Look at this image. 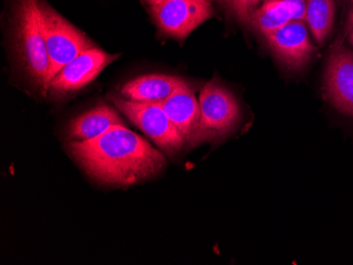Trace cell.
Masks as SVG:
<instances>
[{
  "label": "cell",
  "mask_w": 353,
  "mask_h": 265,
  "mask_svg": "<svg viewBox=\"0 0 353 265\" xmlns=\"http://www.w3.org/2000/svg\"><path fill=\"white\" fill-rule=\"evenodd\" d=\"M67 148L87 176L102 185H134L156 177L166 165L161 152L126 126L89 141H70Z\"/></svg>",
  "instance_id": "cell-1"
},
{
  "label": "cell",
  "mask_w": 353,
  "mask_h": 265,
  "mask_svg": "<svg viewBox=\"0 0 353 265\" xmlns=\"http://www.w3.org/2000/svg\"><path fill=\"white\" fill-rule=\"evenodd\" d=\"M39 0H13L12 43L28 82L41 96L48 94L51 63L41 30Z\"/></svg>",
  "instance_id": "cell-2"
},
{
  "label": "cell",
  "mask_w": 353,
  "mask_h": 265,
  "mask_svg": "<svg viewBox=\"0 0 353 265\" xmlns=\"http://www.w3.org/2000/svg\"><path fill=\"white\" fill-rule=\"evenodd\" d=\"M200 120L188 146L214 143L229 136L241 120V110L233 93L218 81L208 83L200 92Z\"/></svg>",
  "instance_id": "cell-3"
},
{
  "label": "cell",
  "mask_w": 353,
  "mask_h": 265,
  "mask_svg": "<svg viewBox=\"0 0 353 265\" xmlns=\"http://www.w3.org/2000/svg\"><path fill=\"white\" fill-rule=\"evenodd\" d=\"M39 6L41 30L51 63L50 84L63 67L95 45L84 32L63 19L46 0H39Z\"/></svg>",
  "instance_id": "cell-4"
},
{
  "label": "cell",
  "mask_w": 353,
  "mask_h": 265,
  "mask_svg": "<svg viewBox=\"0 0 353 265\" xmlns=\"http://www.w3.org/2000/svg\"><path fill=\"white\" fill-rule=\"evenodd\" d=\"M111 100L132 124L166 153L176 154L185 147V138L160 105L132 102L119 96H112Z\"/></svg>",
  "instance_id": "cell-5"
},
{
  "label": "cell",
  "mask_w": 353,
  "mask_h": 265,
  "mask_svg": "<svg viewBox=\"0 0 353 265\" xmlns=\"http://www.w3.org/2000/svg\"><path fill=\"white\" fill-rule=\"evenodd\" d=\"M159 30L168 36L184 39L214 15L208 0H164L150 8Z\"/></svg>",
  "instance_id": "cell-6"
},
{
  "label": "cell",
  "mask_w": 353,
  "mask_h": 265,
  "mask_svg": "<svg viewBox=\"0 0 353 265\" xmlns=\"http://www.w3.org/2000/svg\"><path fill=\"white\" fill-rule=\"evenodd\" d=\"M119 57L120 55L110 54L98 47L82 53L53 77L48 94L53 98H61L85 88Z\"/></svg>",
  "instance_id": "cell-7"
},
{
  "label": "cell",
  "mask_w": 353,
  "mask_h": 265,
  "mask_svg": "<svg viewBox=\"0 0 353 265\" xmlns=\"http://www.w3.org/2000/svg\"><path fill=\"white\" fill-rule=\"evenodd\" d=\"M324 92L334 108L353 116V52L343 45L335 47L329 55Z\"/></svg>",
  "instance_id": "cell-8"
},
{
  "label": "cell",
  "mask_w": 353,
  "mask_h": 265,
  "mask_svg": "<svg viewBox=\"0 0 353 265\" xmlns=\"http://www.w3.org/2000/svg\"><path fill=\"white\" fill-rule=\"evenodd\" d=\"M265 39L277 59L293 70H299L306 66L316 52L305 21H291Z\"/></svg>",
  "instance_id": "cell-9"
},
{
  "label": "cell",
  "mask_w": 353,
  "mask_h": 265,
  "mask_svg": "<svg viewBox=\"0 0 353 265\" xmlns=\"http://www.w3.org/2000/svg\"><path fill=\"white\" fill-rule=\"evenodd\" d=\"M307 0H267L252 15L251 25L268 36L294 21H305Z\"/></svg>",
  "instance_id": "cell-10"
},
{
  "label": "cell",
  "mask_w": 353,
  "mask_h": 265,
  "mask_svg": "<svg viewBox=\"0 0 353 265\" xmlns=\"http://www.w3.org/2000/svg\"><path fill=\"white\" fill-rule=\"evenodd\" d=\"M185 85V81L172 75H142L127 82L121 89V94L132 102L159 104Z\"/></svg>",
  "instance_id": "cell-11"
},
{
  "label": "cell",
  "mask_w": 353,
  "mask_h": 265,
  "mask_svg": "<svg viewBox=\"0 0 353 265\" xmlns=\"http://www.w3.org/2000/svg\"><path fill=\"white\" fill-rule=\"evenodd\" d=\"M172 124L181 132L188 145L197 130L200 120L199 100L190 85L172 93L170 98L159 103Z\"/></svg>",
  "instance_id": "cell-12"
},
{
  "label": "cell",
  "mask_w": 353,
  "mask_h": 265,
  "mask_svg": "<svg viewBox=\"0 0 353 265\" xmlns=\"http://www.w3.org/2000/svg\"><path fill=\"white\" fill-rule=\"evenodd\" d=\"M117 126H125L118 112L108 105H98L69 123L67 138L69 141H89Z\"/></svg>",
  "instance_id": "cell-13"
},
{
  "label": "cell",
  "mask_w": 353,
  "mask_h": 265,
  "mask_svg": "<svg viewBox=\"0 0 353 265\" xmlns=\"http://www.w3.org/2000/svg\"><path fill=\"white\" fill-rule=\"evenodd\" d=\"M334 17V0H307L305 23L317 43H324L330 34Z\"/></svg>",
  "instance_id": "cell-14"
},
{
  "label": "cell",
  "mask_w": 353,
  "mask_h": 265,
  "mask_svg": "<svg viewBox=\"0 0 353 265\" xmlns=\"http://www.w3.org/2000/svg\"><path fill=\"white\" fill-rule=\"evenodd\" d=\"M224 3L233 12L236 19L243 25H251L252 15L257 9L259 0H223Z\"/></svg>",
  "instance_id": "cell-15"
},
{
  "label": "cell",
  "mask_w": 353,
  "mask_h": 265,
  "mask_svg": "<svg viewBox=\"0 0 353 265\" xmlns=\"http://www.w3.org/2000/svg\"><path fill=\"white\" fill-rule=\"evenodd\" d=\"M347 35H348L349 43L353 47V8H351L348 15V23H347Z\"/></svg>",
  "instance_id": "cell-16"
},
{
  "label": "cell",
  "mask_w": 353,
  "mask_h": 265,
  "mask_svg": "<svg viewBox=\"0 0 353 265\" xmlns=\"http://www.w3.org/2000/svg\"><path fill=\"white\" fill-rule=\"evenodd\" d=\"M150 8L154 7V6L159 5V3H163L164 0H144Z\"/></svg>",
  "instance_id": "cell-17"
},
{
  "label": "cell",
  "mask_w": 353,
  "mask_h": 265,
  "mask_svg": "<svg viewBox=\"0 0 353 265\" xmlns=\"http://www.w3.org/2000/svg\"><path fill=\"white\" fill-rule=\"evenodd\" d=\"M208 1H210V3H212V1H213V0H208Z\"/></svg>",
  "instance_id": "cell-18"
},
{
  "label": "cell",
  "mask_w": 353,
  "mask_h": 265,
  "mask_svg": "<svg viewBox=\"0 0 353 265\" xmlns=\"http://www.w3.org/2000/svg\"><path fill=\"white\" fill-rule=\"evenodd\" d=\"M259 1H263V0H259Z\"/></svg>",
  "instance_id": "cell-19"
}]
</instances>
